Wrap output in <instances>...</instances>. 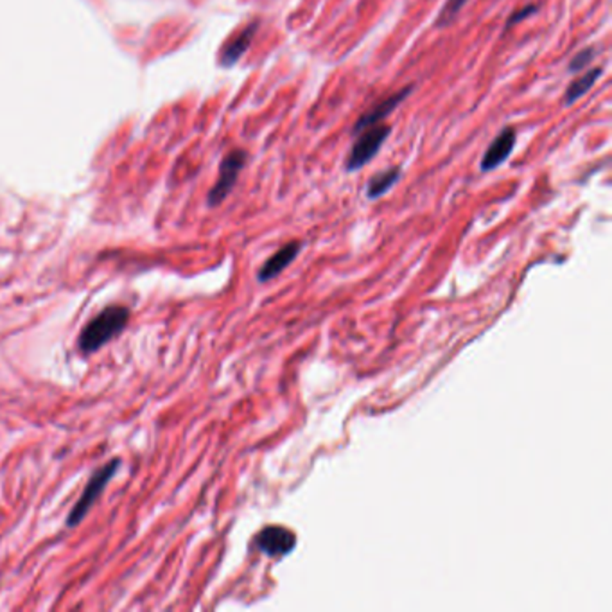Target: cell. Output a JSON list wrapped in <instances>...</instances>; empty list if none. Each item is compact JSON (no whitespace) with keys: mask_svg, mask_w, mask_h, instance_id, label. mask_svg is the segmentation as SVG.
Here are the masks:
<instances>
[{"mask_svg":"<svg viewBox=\"0 0 612 612\" xmlns=\"http://www.w3.org/2000/svg\"><path fill=\"white\" fill-rule=\"evenodd\" d=\"M255 546L268 557H284L294 550L296 537L284 526H266L255 537Z\"/></svg>","mask_w":612,"mask_h":612,"instance_id":"5","label":"cell"},{"mask_svg":"<svg viewBox=\"0 0 612 612\" xmlns=\"http://www.w3.org/2000/svg\"><path fill=\"white\" fill-rule=\"evenodd\" d=\"M412 92H413V87L408 85V87H404L403 90H399L397 94H394V96H390V98H387V99H382V101L377 103L372 110H368L366 114H363V115L359 117V121L354 124L352 131H354V133H361V131H365V129H368V128H372V126H375V124H381V122L385 121L392 112L397 110V106H399Z\"/></svg>","mask_w":612,"mask_h":612,"instance_id":"7","label":"cell"},{"mask_svg":"<svg viewBox=\"0 0 612 612\" xmlns=\"http://www.w3.org/2000/svg\"><path fill=\"white\" fill-rule=\"evenodd\" d=\"M119 466H121V460H117V458H115V460L108 462L106 466H103L99 471H96V473L92 475V478L89 480V483H87V487H85L82 498L78 499V503H75V505L72 506V510H70V514H68V517H67V526H68V528L78 526V524L87 517V514L90 512V508L96 505V501L99 499V496H101L103 490L106 489L108 482L115 476Z\"/></svg>","mask_w":612,"mask_h":612,"instance_id":"2","label":"cell"},{"mask_svg":"<svg viewBox=\"0 0 612 612\" xmlns=\"http://www.w3.org/2000/svg\"><path fill=\"white\" fill-rule=\"evenodd\" d=\"M248 155L245 149H234L228 153V155L223 159L221 168H219V178L216 182V185L212 187V191L208 192V205L216 207L219 205L231 191L234 189L239 173L243 171V168L247 166Z\"/></svg>","mask_w":612,"mask_h":612,"instance_id":"4","label":"cell"},{"mask_svg":"<svg viewBox=\"0 0 612 612\" xmlns=\"http://www.w3.org/2000/svg\"><path fill=\"white\" fill-rule=\"evenodd\" d=\"M259 26H261L259 20L248 24L231 43H228V45L224 47V51H223V54H221V65H223V67H232V65H236V63L247 54V51L250 49L252 40H254V36H255Z\"/></svg>","mask_w":612,"mask_h":612,"instance_id":"9","label":"cell"},{"mask_svg":"<svg viewBox=\"0 0 612 612\" xmlns=\"http://www.w3.org/2000/svg\"><path fill=\"white\" fill-rule=\"evenodd\" d=\"M596 56V49L594 47H585L582 49L577 56H573L571 63H569V72H582Z\"/></svg>","mask_w":612,"mask_h":612,"instance_id":"13","label":"cell"},{"mask_svg":"<svg viewBox=\"0 0 612 612\" xmlns=\"http://www.w3.org/2000/svg\"><path fill=\"white\" fill-rule=\"evenodd\" d=\"M601 75V68H591L589 72L582 74L580 78H577L573 83H569L566 94H564V105L571 106L575 105L580 98H584L591 89L592 85L598 82V78Z\"/></svg>","mask_w":612,"mask_h":612,"instance_id":"11","label":"cell"},{"mask_svg":"<svg viewBox=\"0 0 612 612\" xmlns=\"http://www.w3.org/2000/svg\"><path fill=\"white\" fill-rule=\"evenodd\" d=\"M302 250V243H296V241H291L287 243L286 247H282L277 254H273L259 270V282H270L273 280L277 275H280L294 259L296 255L300 254Z\"/></svg>","mask_w":612,"mask_h":612,"instance_id":"8","label":"cell"},{"mask_svg":"<svg viewBox=\"0 0 612 612\" xmlns=\"http://www.w3.org/2000/svg\"><path fill=\"white\" fill-rule=\"evenodd\" d=\"M467 3H469V0H447V3L443 4V8L440 10L438 17H436V24L435 26L438 29H443V27L451 26L456 20L458 13H460L466 8Z\"/></svg>","mask_w":612,"mask_h":612,"instance_id":"12","label":"cell"},{"mask_svg":"<svg viewBox=\"0 0 612 612\" xmlns=\"http://www.w3.org/2000/svg\"><path fill=\"white\" fill-rule=\"evenodd\" d=\"M517 142V131L514 128H505L489 145V149L485 151V155L482 159L480 169L483 173H490L494 169H498L499 166H503L506 162V159L512 155L514 145Z\"/></svg>","mask_w":612,"mask_h":612,"instance_id":"6","label":"cell"},{"mask_svg":"<svg viewBox=\"0 0 612 612\" xmlns=\"http://www.w3.org/2000/svg\"><path fill=\"white\" fill-rule=\"evenodd\" d=\"M129 320V311L122 305H112L94 320H90L80 334V350L83 354H94L110 340L119 336Z\"/></svg>","mask_w":612,"mask_h":612,"instance_id":"1","label":"cell"},{"mask_svg":"<svg viewBox=\"0 0 612 612\" xmlns=\"http://www.w3.org/2000/svg\"><path fill=\"white\" fill-rule=\"evenodd\" d=\"M537 12H539V6H535V4L524 6L522 10H519V12H515L514 15H510V19H508V22H506V27H510V26H515V24L522 22L524 19H528V17L535 15V13H537Z\"/></svg>","mask_w":612,"mask_h":612,"instance_id":"14","label":"cell"},{"mask_svg":"<svg viewBox=\"0 0 612 612\" xmlns=\"http://www.w3.org/2000/svg\"><path fill=\"white\" fill-rule=\"evenodd\" d=\"M392 128L388 124H375L365 131H361L359 138L354 142V145L350 147V153L347 157V171L354 173L363 169L375 155L381 151L382 144H385L390 137Z\"/></svg>","mask_w":612,"mask_h":612,"instance_id":"3","label":"cell"},{"mask_svg":"<svg viewBox=\"0 0 612 612\" xmlns=\"http://www.w3.org/2000/svg\"><path fill=\"white\" fill-rule=\"evenodd\" d=\"M401 178V169L399 168H390L387 171H381L373 175L366 185V196L370 200H377L381 196H385Z\"/></svg>","mask_w":612,"mask_h":612,"instance_id":"10","label":"cell"}]
</instances>
